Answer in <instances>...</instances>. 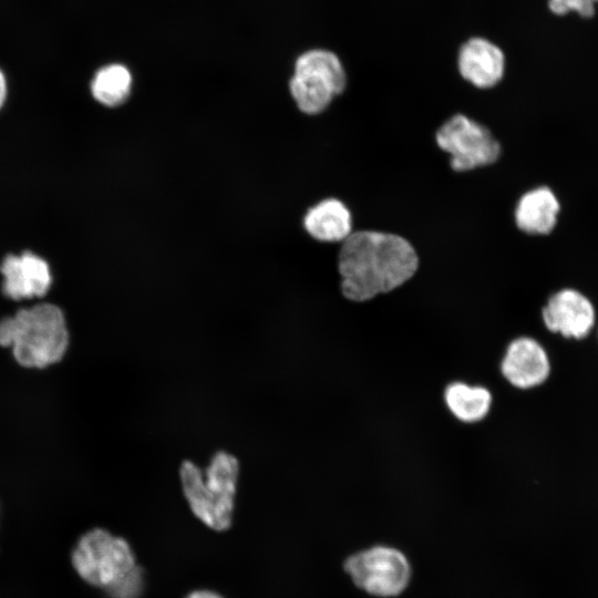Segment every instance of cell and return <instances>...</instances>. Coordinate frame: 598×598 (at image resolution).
<instances>
[{"label": "cell", "instance_id": "obj_16", "mask_svg": "<svg viewBox=\"0 0 598 598\" xmlns=\"http://www.w3.org/2000/svg\"><path fill=\"white\" fill-rule=\"evenodd\" d=\"M144 589V571L135 566L105 589L111 598H140Z\"/></svg>", "mask_w": 598, "mask_h": 598}, {"label": "cell", "instance_id": "obj_10", "mask_svg": "<svg viewBox=\"0 0 598 598\" xmlns=\"http://www.w3.org/2000/svg\"><path fill=\"white\" fill-rule=\"evenodd\" d=\"M545 327L565 338L581 339L594 326L591 302L575 289H561L551 295L542 308Z\"/></svg>", "mask_w": 598, "mask_h": 598}, {"label": "cell", "instance_id": "obj_15", "mask_svg": "<svg viewBox=\"0 0 598 598\" xmlns=\"http://www.w3.org/2000/svg\"><path fill=\"white\" fill-rule=\"evenodd\" d=\"M92 96L104 106L115 107L123 104L132 89V75L122 64H109L95 73L91 81Z\"/></svg>", "mask_w": 598, "mask_h": 598}, {"label": "cell", "instance_id": "obj_12", "mask_svg": "<svg viewBox=\"0 0 598 598\" xmlns=\"http://www.w3.org/2000/svg\"><path fill=\"white\" fill-rule=\"evenodd\" d=\"M559 210V200L549 187L533 188L523 194L516 204V227L528 235H547L555 228Z\"/></svg>", "mask_w": 598, "mask_h": 598}, {"label": "cell", "instance_id": "obj_19", "mask_svg": "<svg viewBox=\"0 0 598 598\" xmlns=\"http://www.w3.org/2000/svg\"><path fill=\"white\" fill-rule=\"evenodd\" d=\"M186 598H223V597L210 590H196V591L190 592Z\"/></svg>", "mask_w": 598, "mask_h": 598}, {"label": "cell", "instance_id": "obj_17", "mask_svg": "<svg viewBox=\"0 0 598 598\" xmlns=\"http://www.w3.org/2000/svg\"><path fill=\"white\" fill-rule=\"evenodd\" d=\"M598 0H548V9L556 16L576 13L582 19H590L596 13Z\"/></svg>", "mask_w": 598, "mask_h": 598}, {"label": "cell", "instance_id": "obj_18", "mask_svg": "<svg viewBox=\"0 0 598 598\" xmlns=\"http://www.w3.org/2000/svg\"><path fill=\"white\" fill-rule=\"evenodd\" d=\"M7 94H8L7 79L2 70L0 69V110L6 103Z\"/></svg>", "mask_w": 598, "mask_h": 598}, {"label": "cell", "instance_id": "obj_8", "mask_svg": "<svg viewBox=\"0 0 598 598\" xmlns=\"http://www.w3.org/2000/svg\"><path fill=\"white\" fill-rule=\"evenodd\" d=\"M499 372L511 386L527 391L543 384L548 379L550 373L549 358L537 340L520 336L506 346L499 362Z\"/></svg>", "mask_w": 598, "mask_h": 598}, {"label": "cell", "instance_id": "obj_9", "mask_svg": "<svg viewBox=\"0 0 598 598\" xmlns=\"http://www.w3.org/2000/svg\"><path fill=\"white\" fill-rule=\"evenodd\" d=\"M0 271L3 276L2 291L13 300L42 297L52 285L47 260L29 250L20 255H7Z\"/></svg>", "mask_w": 598, "mask_h": 598}, {"label": "cell", "instance_id": "obj_3", "mask_svg": "<svg viewBox=\"0 0 598 598\" xmlns=\"http://www.w3.org/2000/svg\"><path fill=\"white\" fill-rule=\"evenodd\" d=\"M239 476V462L226 451H217L203 472L194 462L179 466L183 493L194 513L207 527L225 530L230 527Z\"/></svg>", "mask_w": 598, "mask_h": 598}, {"label": "cell", "instance_id": "obj_14", "mask_svg": "<svg viewBox=\"0 0 598 598\" xmlns=\"http://www.w3.org/2000/svg\"><path fill=\"white\" fill-rule=\"evenodd\" d=\"M493 396L484 385L462 381L448 383L443 390V402L450 414L463 424H475L489 413Z\"/></svg>", "mask_w": 598, "mask_h": 598}, {"label": "cell", "instance_id": "obj_6", "mask_svg": "<svg viewBox=\"0 0 598 598\" xmlns=\"http://www.w3.org/2000/svg\"><path fill=\"white\" fill-rule=\"evenodd\" d=\"M440 150L448 154L454 172H468L497 162L502 153L499 142L477 121L456 113L435 132Z\"/></svg>", "mask_w": 598, "mask_h": 598}, {"label": "cell", "instance_id": "obj_5", "mask_svg": "<svg viewBox=\"0 0 598 598\" xmlns=\"http://www.w3.org/2000/svg\"><path fill=\"white\" fill-rule=\"evenodd\" d=\"M72 565L83 580L103 589L136 566L128 543L102 528H94L79 539L72 551Z\"/></svg>", "mask_w": 598, "mask_h": 598}, {"label": "cell", "instance_id": "obj_4", "mask_svg": "<svg viewBox=\"0 0 598 598\" xmlns=\"http://www.w3.org/2000/svg\"><path fill=\"white\" fill-rule=\"evenodd\" d=\"M347 87V74L340 59L331 51L315 49L302 53L295 63L289 89L297 107L317 115Z\"/></svg>", "mask_w": 598, "mask_h": 598}, {"label": "cell", "instance_id": "obj_2", "mask_svg": "<svg viewBox=\"0 0 598 598\" xmlns=\"http://www.w3.org/2000/svg\"><path fill=\"white\" fill-rule=\"evenodd\" d=\"M69 344L62 310L40 303L0 320V346L12 347L13 357L27 368H45L59 362Z\"/></svg>", "mask_w": 598, "mask_h": 598}, {"label": "cell", "instance_id": "obj_11", "mask_svg": "<svg viewBox=\"0 0 598 598\" xmlns=\"http://www.w3.org/2000/svg\"><path fill=\"white\" fill-rule=\"evenodd\" d=\"M457 69L461 76L482 90L494 87L505 74V54L484 38H472L460 49Z\"/></svg>", "mask_w": 598, "mask_h": 598}, {"label": "cell", "instance_id": "obj_13", "mask_svg": "<svg viewBox=\"0 0 598 598\" xmlns=\"http://www.w3.org/2000/svg\"><path fill=\"white\" fill-rule=\"evenodd\" d=\"M303 227L316 240L342 243L352 233V215L340 199L327 198L308 209Z\"/></svg>", "mask_w": 598, "mask_h": 598}, {"label": "cell", "instance_id": "obj_7", "mask_svg": "<svg viewBox=\"0 0 598 598\" xmlns=\"http://www.w3.org/2000/svg\"><path fill=\"white\" fill-rule=\"evenodd\" d=\"M344 570L353 584L375 597H395L409 585L411 565L405 555L390 546L378 545L349 556Z\"/></svg>", "mask_w": 598, "mask_h": 598}, {"label": "cell", "instance_id": "obj_1", "mask_svg": "<svg viewBox=\"0 0 598 598\" xmlns=\"http://www.w3.org/2000/svg\"><path fill=\"white\" fill-rule=\"evenodd\" d=\"M419 269V255L406 238L379 230L352 231L337 258L340 293L358 303L402 288Z\"/></svg>", "mask_w": 598, "mask_h": 598}]
</instances>
